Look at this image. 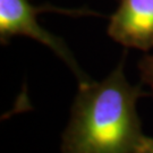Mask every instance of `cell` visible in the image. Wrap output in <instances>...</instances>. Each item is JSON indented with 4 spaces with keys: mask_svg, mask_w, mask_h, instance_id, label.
Listing matches in <instances>:
<instances>
[{
    "mask_svg": "<svg viewBox=\"0 0 153 153\" xmlns=\"http://www.w3.org/2000/svg\"><path fill=\"white\" fill-rule=\"evenodd\" d=\"M126 52L101 82L78 86L69 123L62 134L61 153H140L146 136L136 109L146 95L125 75Z\"/></svg>",
    "mask_w": 153,
    "mask_h": 153,
    "instance_id": "obj_1",
    "label": "cell"
},
{
    "mask_svg": "<svg viewBox=\"0 0 153 153\" xmlns=\"http://www.w3.org/2000/svg\"><path fill=\"white\" fill-rule=\"evenodd\" d=\"M43 10L28 0H0V41L9 42L14 36H27L49 48L76 77L78 86L92 82L81 68L68 44L61 38L49 32L38 22V14Z\"/></svg>",
    "mask_w": 153,
    "mask_h": 153,
    "instance_id": "obj_2",
    "label": "cell"
},
{
    "mask_svg": "<svg viewBox=\"0 0 153 153\" xmlns=\"http://www.w3.org/2000/svg\"><path fill=\"white\" fill-rule=\"evenodd\" d=\"M107 32L125 48L153 49V0H120Z\"/></svg>",
    "mask_w": 153,
    "mask_h": 153,
    "instance_id": "obj_3",
    "label": "cell"
},
{
    "mask_svg": "<svg viewBox=\"0 0 153 153\" xmlns=\"http://www.w3.org/2000/svg\"><path fill=\"white\" fill-rule=\"evenodd\" d=\"M138 71L142 83L150 88V94L153 97V55L144 56L138 61Z\"/></svg>",
    "mask_w": 153,
    "mask_h": 153,
    "instance_id": "obj_4",
    "label": "cell"
},
{
    "mask_svg": "<svg viewBox=\"0 0 153 153\" xmlns=\"http://www.w3.org/2000/svg\"><path fill=\"white\" fill-rule=\"evenodd\" d=\"M140 153H153V138L152 137H146L145 143H144V145H143V148Z\"/></svg>",
    "mask_w": 153,
    "mask_h": 153,
    "instance_id": "obj_5",
    "label": "cell"
}]
</instances>
